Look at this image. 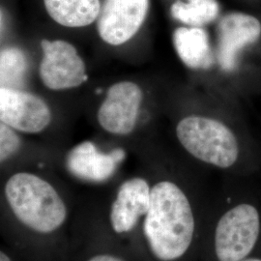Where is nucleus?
<instances>
[{"mask_svg":"<svg viewBox=\"0 0 261 261\" xmlns=\"http://www.w3.org/2000/svg\"><path fill=\"white\" fill-rule=\"evenodd\" d=\"M125 155L121 148L103 153L93 142L84 141L68 153L66 167L75 177L90 182H103L112 177Z\"/></svg>","mask_w":261,"mask_h":261,"instance_id":"obj_10","label":"nucleus"},{"mask_svg":"<svg viewBox=\"0 0 261 261\" xmlns=\"http://www.w3.org/2000/svg\"><path fill=\"white\" fill-rule=\"evenodd\" d=\"M143 93L132 82L112 85L98 110L97 119L103 130L118 136L130 134L138 121Z\"/></svg>","mask_w":261,"mask_h":261,"instance_id":"obj_7","label":"nucleus"},{"mask_svg":"<svg viewBox=\"0 0 261 261\" xmlns=\"http://www.w3.org/2000/svg\"><path fill=\"white\" fill-rule=\"evenodd\" d=\"M195 218L185 193L170 181L151 188L143 232L152 253L162 261L183 256L193 241Z\"/></svg>","mask_w":261,"mask_h":261,"instance_id":"obj_1","label":"nucleus"},{"mask_svg":"<svg viewBox=\"0 0 261 261\" xmlns=\"http://www.w3.org/2000/svg\"><path fill=\"white\" fill-rule=\"evenodd\" d=\"M20 147V139L13 128L5 123L0 124V161H7L15 155Z\"/></svg>","mask_w":261,"mask_h":261,"instance_id":"obj_16","label":"nucleus"},{"mask_svg":"<svg viewBox=\"0 0 261 261\" xmlns=\"http://www.w3.org/2000/svg\"><path fill=\"white\" fill-rule=\"evenodd\" d=\"M1 86L18 89L28 73V58L18 47H5L1 50Z\"/></svg>","mask_w":261,"mask_h":261,"instance_id":"obj_15","label":"nucleus"},{"mask_svg":"<svg viewBox=\"0 0 261 261\" xmlns=\"http://www.w3.org/2000/svg\"><path fill=\"white\" fill-rule=\"evenodd\" d=\"M259 231V214L254 206L244 203L227 211L215 231L219 261H242L254 248Z\"/></svg>","mask_w":261,"mask_h":261,"instance_id":"obj_4","label":"nucleus"},{"mask_svg":"<svg viewBox=\"0 0 261 261\" xmlns=\"http://www.w3.org/2000/svg\"><path fill=\"white\" fill-rule=\"evenodd\" d=\"M259 20L243 13H230L220 20L218 27V61L224 70L234 67L236 53L258 40Z\"/></svg>","mask_w":261,"mask_h":261,"instance_id":"obj_9","label":"nucleus"},{"mask_svg":"<svg viewBox=\"0 0 261 261\" xmlns=\"http://www.w3.org/2000/svg\"><path fill=\"white\" fill-rule=\"evenodd\" d=\"M176 136L193 157L220 168H229L239 158V142L225 123L203 115H189L178 122Z\"/></svg>","mask_w":261,"mask_h":261,"instance_id":"obj_3","label":"nucleus"},{"mask_svg":"<svg viewBox=\"0 0 261 261\" xmlns=\"http://www.w3.org/2000/svg\"><path fill=\"white\" fill-rule=\"evenodd\" d=\"M171 15L191 28H202L218 18L220 5L217 0H175Z\"/></svg>","mask_w":261,"mask_h":261,"instance_id":"obj_14","label":"nucleus"},{"mask_svg":"<svg viewBox=\"0 0 261 261\" xmlns=\"http://www.w3.org/2000/svg\"><path fill=\"white\" fill-rule=\"evenodd\" d=\"M48 16L66 28H84L100 13V0H44Z\"/></svg>","mask_w":261,"mask_h":261,"instance_id":"obj_13","label":"nucleus"},{"mask_svg":"<svg viewBox=\"0 0 261 261\" xmlns=\"http://www.w3.org/2000/svg\"><path fill=\"white\" fill-rule=\"evenodd\" d=\"M245 261H261V259H259V258H250V259H247Z\"/></svg>","mask_w":261,"mask_h":261,"instance_id":"obj_19","label":"nucleus"},{"mask_svg":"<svg viewBox=\"0 0 261 261\" xmlns=\"http://www.w3.org/2000/svg\"><path fill=\"white\" fill-rule=\"evenodd\" d=\"M87 261H125L123 260L120 257H117L115 255L112 254H97L94 255L91 258H89Z\"/></svg>","mask_w":261,"mask_h":261,"instance_id":"obj_17","label":"nucleus"},{"mask_svg":"<svg viewBox=\"0 0 261 261\" xmlns=\"http://www.w3.org/2000/svg\"><path fill=\"white\" fill-rule=\"evenodd\" d=\"M43 57L40 77L50 90H66L84 84L87 79L84 61L72 44L62 40L41 41Z\"/></svg>","mask_w":261,"mask_h":261,"instance_id":"obj_5","label":"nucleus"},{"mask_svg":"<svg viewBox=\"0 0 261 261\" xmlns=\"http://www.w3.org/2000/svg\"><path fill=\"white\" fill-rule=\"evenodd\" d=\"M150 0H103L97 18V31L103 42L120 46L134 37L143 24Z\"/></svg>","mask_w":261,"mask_h":261,"instance_id":"obj_6","label":"nucleus"},{"mask_svg":"<svg viewBox=\"0 0 261 261\" xmlns=\"http://www.w3.org/2000/svg\"><path fill=\"white\" fill-rule=\"evenodd\" d=\"M151 189L143 178H130L122 184L111 210V224L116 233L130 232L150 207Z\"/></svg>","mask_w":261,"mask_h":261,"instance_id":"obj_11","label":"nucleus"},{"mask_svg":"<svg viewBox=\"0 0 261 261\" xmlns=\"http://www.w3.org/2000/svg\"><path fill=\"white\" fill-rule=\"evenodd\" d=\"M178 56L191 69H208L214 63L209 36L202 28H179L173 33Z\"/></svg>","mask_w":261,"mask_h":261,"instance_id":"obj_12","label":"nucleus"},{"mask_svg":"<svg viewBox=\"0 0 261 261\" xmlns=\"http://www.w3.org/2000/svg\"><path fill=\"white\" fill-rule=\"evenodd\" d=\"M5 196L19 222L38 233H51L65 223L63 199L51 184L35 174L12 175L5 185Z\"/></svg>","mask_w":261,"mask_h":261,"instance_id":"obj_2","label":"nucleus"},{"mask_svg":"<svg viewBox=\"0 0 261 261\" xmlns=\"http://www.w3.org/2000/svg\"><path fill=\"white\" fill-rule=\"evenodd\" d=\"M0 261H12L9 256L5 252H1L0 253Z\"/></svg>","mask_w":261,"mask_h":261,"instance_id":"obj_18","label":"nucleus"},{"mask_svg":"<svg viewBox=\"0 0 261 261\" xmlns=\"http://www.w3.org/2000/svg\"><path fill=\"white\" fill-rule=\"evenodd\" d=\"M0 119L14 130L36 134L49 125L51 112L37 95L1 86Z\"/></svg>","mask_w":261,"mask_h":261,"instance_id":"obj_8","label":"nucleus"}]
</instances>
